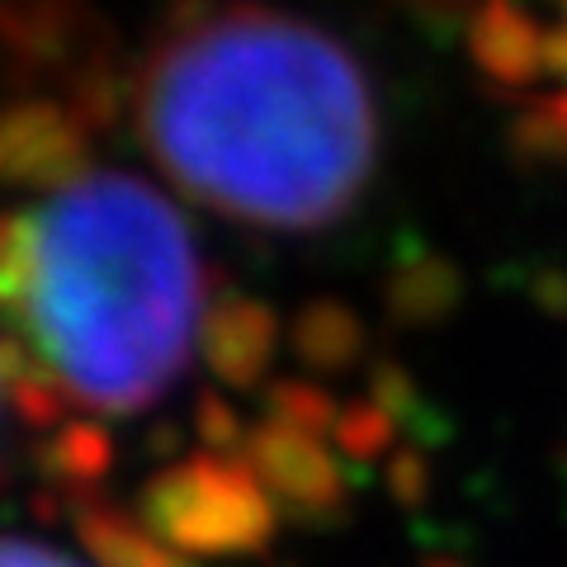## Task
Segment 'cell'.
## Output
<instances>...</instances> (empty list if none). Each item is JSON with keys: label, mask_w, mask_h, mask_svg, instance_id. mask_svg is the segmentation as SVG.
<instances>
[{"label": "cell", "mask_w": 567, "mask_h": 567, "mask_svg": "<svg viewBox=\"0 0 567 567\" xmlns=\"http://www.w3.org/2000/svg\"><path fill=\"white\" fill-rule=\"evenodd\" d=\"M208 265L181 208L81 166L0 208V379L39 421H142L204 350Z\"/></svg>", "instance_id": "1"}, {"label": "cell", "mask_w": 567, "mask_h": 567, "mask_svg": "<svg viewBox=\"0 0 567 567\" xmlns=\"http://www.w3.org/2000/svg\"><path fill=\"white\" fill-rule=\"evenodd\" d=\"M133 123L171 185L260 233L341 223L379 166L364 62L279 10H204L156 33L133 71Z\"/></svg>", "instance_id": "2"}, {"label": "cell", "mask_w": 567, "mask_h": 567, "mask_svg": "<svg viewBox=\"0 0 567 567\" xmlns=\"http://www.w3.org/2000/svg\"><path fill=\"white\" fill-rule=\"evenodd\" d=\"M0 567H95V563H85L71 554V548H58L48 539L0 535Z\"/></svg>", "instance_id": "3"}]
</instances>
